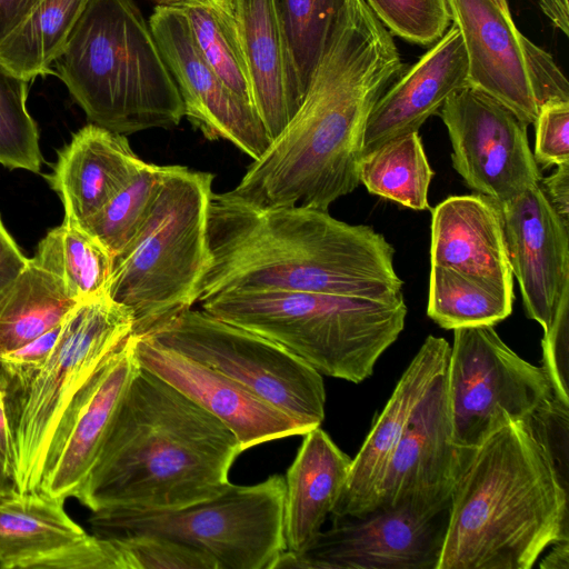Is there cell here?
<instances>
[{"instance_id": "1", "label": "cell", "mask_w": 569, "mask_h": 569, "mask_svg": "<svg viewBox=\"0 0 569 569\" xmlns=\"http://www.w3.org/2000/svg\"><path fill=\"white\" fill-rule=\"evenodd\" d=\"M402 70L391 32L365 0H346L300 107L230 191L260 207L328 211L359 186L368 118Z\"/></svg>"}, {"instance_id": "2", "label": "cell", "mask_w": 569, "mask_h": 569, "mask_svg": "<svg viewBox=\"0 0 569 569\" xmlns=\"http://www.w3.org/2000/svg\"><path fill=\"white\" fill-rule=\"evenodd\" d=\"M208 261L197 302L233 291L284 290L371 299L402 295L395 249L370 226L327 210L260 207L212 191Z\"/></svg>"}, {"instance_id": "3", "label": "cell", "mask_w": 569, "mask_h": 569, "mask_svg": "<svg viewBox=\"0 0 569 569\" xmlns=\"http://www.w3.org/2000/svg\"><path fill=\"white\" fill-rule=\"evenodd\" d=\"M241 452L218 418L139 365L74 498L91 511L182 508L221 493Z\"/></svg>"}, {"instance_id": "4", "label": "cell", "mask_w": 569, "mask_h": 569, "mask_svg": "<svg viewBox=\"0 0 569 569\" xmlns=\"http://www.w3.org/2000/svg\"><path fill=\"white\" fill-rule=\"evenodd\" d=\"M569 492L523 420L476 447L452 491L438 569H531L569 540Z\"/></svg>"}, {"instance_id": "5", "label": "cell", "mask_w": 569, "mask_h": 569, "mask_svg": "<svg viewBox=\"0 0 569 569\" xmlns=\"http://www.w3.org/2000/svg\"><path fill=\"white\" fill-rule=\"evenodd\" d=\"M53 66L100 127L126 136L183 118L176 82L133 0H88Z\"/></svg>"}, {"instance_id": "6", "label": "cell", "mask_w": 569, "mask_h": 569, "mask_svg": "<svg viewBox=\"0 0 569 569\" xmlns=\"http://www.w3.org/2000/svg\"><path fill=\"white\" fill-rule=\"evenodd\" d=\"M199 305L279 343L320 375L353 383L373 373L408 312L403 295L371 299L284 290L227 292Z\"/></svg>"}, {"instance_id": "7", "label": "cell", "mask_w": 569, "mask_h": 569, "mask_svg": "<svg viewBox=\"0 0 569 569\" xmlns=\"http://www.w3.org/2000/svg\"><path fill=\"white\" fill-rule=\"evenodd\" d=\"M214 176L166 166L140 228L112 258L106 292L132 313L142 336L192 308L208 261L207 214Z\"/></svg>"}, {"instance_id": "8", "label": "cell", "mask_w": 569, "mask_h": 569, "mask_svg": "<svg viewBox=\"0 0 569 569\" xmlns=\"http://www.w3.org/2000/svg\"><path fill=\"white\" fill-rule=\"evenodd\" d=\"M133 332L131 311L107 292L79 301L49 357L26 371L0 369L19 493L40 489L52 436L80 389Z\"/></svg>"}, {"instance_id": "9", "label": "cell", "mask_w": 569, "mask_h": 569, "mask_svg": "<svg viewBox=\"0 0 569 569\" xmlns=\"http://www.w3.org/2000/svg\"><path fill=\"white\" fill-rule=\"evenodd\" d=\"M284 477L229 486L218 496L177 509L108 508L92 511V533L113 539L156 535L207 551L221 569H272L286 550Z\"/></svg>"}, {"instance_id": "10", "label": "cell", "mask_w": 569, "mask_h": 569, "mask_svg": "<svg viewBox=\"0 0 569 569\" xmlns=\"http://www.w3.org/2000/svg\"><path fill=\"white\" fill-rule=\"evenodd\" d=\"M142 336L237 381L307 431L325 419L322 375L263 336L201 308H189Z\"/></svg>"}, {"instance_id": "11", "label": "cell", "mask_w": 569, "mask_h": 569, "mask_svg": "<svg viewBox=\"0 0 569 569\" xmlns=\"http://www.w3.org/2000/svg\"><path fill=\"white\" fill-rule=\"evenodd\" d=\"M453 441L475 449L509 420H527L555 393L542 366L510 349L493 326L453 330L447 366Z\"/></svg>"}, {"instance_id": "12", "label": "cell", "mask_w": 569, "mask_h": 569, "mask_svg": "<svg viewBox=\"0 0 569 569\" xmlns=\"http://www.w3.org/2000/svg\"><path fill=\"white\" fill-rule=\"evenodd\" d=\"M449 508L377 507L332 517L299 552L284 550L272 569H438Z\"/></svg>"}, {"instance_id": "13", "label": "cell", "mask_w": 569, "mask_h": 569, "mask_svg": "<svg viewBox=\"0 0 569 569\" xmlns=\"http://www.w3.org/2000/svg\"><path fill=\"white\" fill-rule=\"evenodd\" d=\"M440 117L452 167L470 189L501 206L539 184L528 126L501 102L466 87L446 100Z\"/></svg>"}, {"instance_id": "14", "label": "cell", "mask_w": 569, "mask_h": 569, "mask_svg": "<svg viewBox=\"0 0 569 569\" xmlns=\"http://www.w3.org/2000/svg\"><path fill=\"white\" fill-rule=\"evenodd\" d=\"M148 22L180 93L183 117L208 140L229 141L258 159L272 141L261 118L207 62L183 11L156 6Z\"/></svg>"}, {"instance_id": "15", "label": "cell", "mask_w": 569, "mask_h": 569, "mask_svg": "<svg viewBox=\"0 0 569 569\" xmlns=\"http://www.w3.org/2000/svg\"><path fill=\"white\" fill-rule=\"evenodd\" d=\"M472 450L453 441L446 368L415 406L386 468L376 508H449Z\"/></svg>"}, {"instance_id": "16", "label": "cell", "mask_w": 569, "mask_h": 569, "mask_svg": "<svg viewBox=\"0 0 569 569\" xmlns=\"http://www.w3.org/2000/svg\"><path fill=\"white\" fill-rule=\"evenodd\" d=\"M138 368L131 335L66 410L50 441L39 490L63 500L77 495Z\"/></svg>"}, {"instance_id": "17", "label": "cell", "mask_w": 569, "mask_h": 569, "mask_svg": "<svg viewBox=\"0 0 569 569\" xmlns=\"http://www.w3.org/2000/svg\"><path fill=\"white\" fill-rule=\"evenodd\" d=\"M500 209L509 261L526 315L545 330L569 287V227L539 184Z\"/></svg>"}, {"instance_id": "18", "label": "cell", "mask_w": 569, "mask_h": 569, "mask_svg": "<svg viewBox=\"0 0 569 569\" xmlns=\"http://www.w3.org/2000/svg\"><path fill=\"white\" fill-rule=\"evenodd\" d=\"M139 365L166 380L218 418L241 451L267 441L308 432L291 417L237 381L144 336L133 335Z\"/></svg>"}, {"instance_id": "19", "label": "cell", "mask_w": 569, "mask_h": 569, "mask_svg": "<svg viewBox=\"0 0 569 569\" xmlns=\"http://www.w3.org/2000/svg\"><path fill=\"white\" fill-rule=\"evenodd\" d=\"M468 59V87L492 97L523 123L533 124L539 106L523 56L522 33L511 16L490 0H446Z\"/></svg>"}, {"instance_id": "20", "label": "cell", "mask_w": 569, "mask_h": 569, "mask_svg": "<svg viewBox=\"0 0 569 569\" xmlns=\"http://www.w3.org/2000/svg\"><path fill=\"white\" fill-rule=\"evenodd\" d=\"M449 355L446 339L432 335L425 339L352 459L332 517L359 516L376 508L386 468L406 423L433 379L447 368Z\"/></svg>"}, {"instance_id": "21", "label": "cell", "mask_w": 569, "mask_h": 569, "mask_svg": "<svg viewBox=\"0 0 569 569\" xmlns=\"http://www.w3.org/2000/svg\"><path fill=\"white\" fill-rule=\"evenodd\" d=\"M467 78V52L453 24L378 99L366 124L362 154L395 137L419 131L451 94L468 87Z\"/></svg>"}, {"instance_id": "22", "label": "cell", "mask_w": 569, "mask_h": 569, "mask_svg": "<svg viewBox=\"0 0 569 569\" xmlns=\"http://www.w3.org/2000/svg\"><path fill=\"white\" fill-rule=\"evenodd\" d=\"M430 260L513 299L501 209L486 196H450L431 210Z\"/></svg>"}, {"instance_id": "23", "label": "cell", "mask_w": 569, "mask_h": 569, "mask_svg": "<svg viewBox=\"0 0 569 569\" xmlns=\"http://www.w3.org/2000/svg\"><path fill=\"white\" fill-rule=\"evenodd\" d=\"M141 160L124 134L96 123L73 133L58 151L50 187L64 207V220L81 227L133 176Z\"/></svg>"}, {"instance_id": "24", "label": "cell", "mask_w": 569, "mask_h": 569, "mask_svg": "<svg viewBox=\"0 0 569 569\" xmlns=\"http://www.w3.org/2000/svg\"><path fill=\"white\" fill-rule=\"evenodd\" d=\"M247 62L252 102L271 140L301 104L274 0H232Z\"/></svg>"}, {"instance_id": "25", "label": "cell", "mask_w": 569, "mask_h": 569, "mask_svg": "<svg viewBox=\"0 0 569 569\" xmlns=\"http://www.w3.org/2000/svg\"><path fill=\"white\" fill-rule=\"evenodd\" d=\"M351 461L320 427L303 435L284 478L286 550H303L322 530L340 498Z\"/></svg>"}, {"instance_id": "26", "label": "cell", "mask_w": 569, "mask_h": 569, "mask_svg": "<svg viewBox=\"0 0 569 569\" xmlns=\"http://www.w3.org/2000/svg\"><path fill=\"white\" fill-rule=\"evenodd\" d=\"M63 503L41 490L0 500V568H38L88 536Z\"/></svg>"}, {"instance_id": "27", "label": "cell", "mask_w": 569, "mask_h": 569, "mask_svg": "<svg viewBox=\"0 0 569 569\" xmlns=\"http://www.w3.org/2000/svg\"><path fill=\"white\" fill-rule=\"evenodd\" d=\"M78 302L31 258L0 293V356L60 325Z\"/></svg>"}, {"instance_id": "28", "label": "cell", "mask_w": 569, "mask_h": 569, "mask_svg": "<svg viewBox=\"0 0 569 569\" xmlns=\"http://www.w3.org/2000/svg\"><path fill=\"white\" fill-rule=\"evenodd\" d=\"M88 0H41L0 42V66L29 82L51 72Z\"/></svg>"}, {"instance_id": "29", "label": "cell", "mask_w": 569, "mask_h": 569, "mask_svg": "<svg viewBox=\"0 0 569 569\" xmlns=\"http://www.w3.org/2000/svg\"><path fill=\"white\" fill-rule=\"evenodd\" d=\"M358 174L371 194L412 210L430 208L428 191L435 172L419 131L395 137L363 153Z\"/></svg>"}, {"instance_id": "30", "label": "cell", "mask_w": 569, "mask_h": 569, "mask_svg": "<svg viewBox=\"0 0 569 569\" xmlns=\"http://www.w3.org/2000/svg\"><path fill=\"white\" fill-rule=\"evenodd\" d=\"M112 256L90 233L67 221L48 231L31 258L56 276L77 302L106 292Z\"/></svg>"}, {"instance_id": "31", "label": "cell", "mask_w": 569, "mask_h": 569, "mask_svg": "<svg viewBox=\"0 0 569 569\" xmlns=\"http://www.w3.org/2000/svg\"><path fill=\"white\" fill-rule=\"evenodd\" d=\"M174 7L186 14L193 40L207 62L239 98L253 106L232 0H184Z\"/></svg>"}, {"instance_id": "32", "label": "cell", "mask_w": 569, "mask_h": 569, "mask_svg": "<svg viewBox=\"0 0 569 569\" xmlns=\"http://www.w3.org/2000/svg\"><path fill=\"white\" fill-rule=\"evenodd\" d=\"M512 301L479 279L431 266L427 315L443 329L495 326L510 316Z\"/></svg>"}, {"instance_id": "33", "label": "cell", "mask_w": 569, "mask_h": 569, "mask_svg": "<svg viewBox=\"0 0 569 569\" xmlns=\"http://www.w3.org/2000/svg\"><path fill=\"white\" fill-rule=\"evenodd\" d=\"M164 168L142 161L133 176L80 228L96 238L112 257L118 254L143 222Z\"/></svg>"}, {"instance_id": "34", "label": "cell", "mask_w": 569, "mask_h": 569, "mask_svg": "<svg viewBox=\"0 0 569 569\" xmlns=\"http://www.w3.org/2000/svg\"><path fill=\"white\" fill-rule=\"evenodd\" d=\"M290 60L305 97L346 0H274Z\"/></svg>"}, {"instance_id": "35", "label": "cell", "mask_w": 569, "mask_h": 569, "mask_svg": "<svg viewBox=\"0 0 569 569\" xmlns=\"http://www.w3.org/2000/svg\"><path fill=\"white\" fill-rule=\"evenodd\" d=\"M27 97L28 82L0 66V164L37 173L42 158Z\"/></svg>"}, {"instance_id": "36", "label": "cell", "mask_w": 569, "mask_h": 569, "mask_svg": "<svg viewBox=\"0 0 569 569\" xmlns=\"http://www.w3.org/2000/svg\"><path fill=\"white\" fill-rule=\"evenodd\" d=\"M393 34L419 46L438 41L451 22L446 0H365Z\"/></svg>"}, {"instance_id": "37", "label": "cell", "mask_w": 569, "mask_h": 569, "mask_svg": "<svg viewBox=\"0 0 569 569\" xmlns=\"http://www.w3.org/2000/svg\"><path fill=\"white\" fill-rule=\"evenodd\" d=\"M111 540L126 555L130 569H221L207 551L168 537L133 535Z\"/></svg>"}, {"instance_id": "38", "label": "cell", "mask_w": 569, "mask_h": 569, "mask_svg": "<svg viewBox=\"0 0 569 569\" xmlns=\"http://www.w3.org/2000/svg\"><path fill=\"white\" fill-rule=\"evenodd\" d=\"M541 348L542 367L555 397L569 406V287L565 289L550 323L543 330Z\"/></svg>"}, {"instance_id": "39", "label": "cell", "mask_w": 569, "mask_h": 569, "mask_svg": "<svg viewBox=\"0 0 569 569\" xmlns=\"http://www.w3.org/2000/svg\"><path fill=\"white\" fill-rule=\"evenodd\" d=\"M525 421L568 487L569 406L555 397Z\"/></svg>"}, {"instance_id": "40", "label": "cell", "mask_w": 569, "mask_h": 569, "mask_svg": "<svg viewBox=\"0 0 569 569\" xmlns=\"http://www.w3.org/2000/svg\"><path fill=\"white\" fill-rule=\"evenodd\" d=\"M533 124L536 142L532 153L537 164L548 167L569 162V101L542 103Z\"/></svg>"}, {"instance_id": "41", "label": "cell", "mask_w": 569, "mask_h": 569, "mask_svg": "<svg viewBox=\"0 0 569 569\" xmlns=\"http://www.w3.org/2000/svg\"><path fill=\"white\" fill-rule=\"evenodd\" d=\"M39 569H130L121 548L111 539L88 535L44 559Z\"/></svg>"}, {"instance_id": "42", "label": "cell", "mask_w": 569, "mask_h": 569, "mask_svg": "<svg viewBox=\"0 0 569 569\" xmlns=\"http://www.w3.org/2000/svg\"><path fill=\"white\" fill-rule=\"evenodd\" d=\"M521 44L538 106L552 100L569 101V84L553 58L522 34Z\"/></svg>"}, {"instance_id": "43", "label": "cell", "mask_w": 569, "mask_h": 569, "mask_svg": "<svg viewBox=\"0 0 569 569\" xmlns=\"http://www.w3.org/2000/svg\"><path fill=\"white\" fill-rule=\"evenodd\" d=\"M61 323L22 347L0 356V369L26 371L41 365L49 357L58 341Z\"/></svg>"}, {"instance_id": "44", "label": "cell", "mask_w": 569, "mask_h": 569, "mask_svg": "<svg viewBox=\"0 0 569 569\" xmlns=\"http://www.w3.org/2000/svg\"><path fill=\"white\" fill-rule=\"evenodd\" d=\"M539 186L551 207L569 227V162L557 166L552 174L540 179Z\"/></svg>"}, {"instance_id": "45", "label": "cell", "mask_w": 569, "mask_h": 569, "mask_svg": "<svg viewBox=\"0 0 569 569\" xmlns=\"http://www.w3.org/2000/svg\"><path fill=\"white\" fill-rule=\"evenodd\" d=\"M29 259L21 252L0 217V293L21 272Z\"/></svg>"}, {"instance_id": "46", "label": "cell", "mask_w": 569, "mask_h": 569, "mask_svg": "<svg viewBox=\"0 0 569 569\" xmlns=\"http://www.w3.org/2000/svg\"><path fill=\"white\" fill-rule=\"evenodd\" d=\"M41 0H0V42Z\"/></svg>"}, {"instance_id": "47", "label": "cell", "mask_w": 569, "mask_h": 569, "mask_svg": "<svg viewBox=\"0 0 569 569\" xmlns=\"http://www.w3.org/2000/svg\"><path fill=\"white\" fill-rule=\"evenodd\" d=\"M0 459L9 472V475L14 480V471H16V461H14V450L13 443L11 439V435L9 431V426L4 412L2 395L0 390Z\"/></svg>"}, {"instance_id": "48", "label": "cell", "mask_w": 569, "mask_h": 569, "mask_svg": "<svg viewBox=\"0 0 569 569\" xmlns=\"http://www.w3.org/2000/svg\"><path fill=\"white\" fill-rule=\"evenodd\" d=\"M543 13L566 36L569 33V6L568 0H538Z\"/></svg>"}, {"instance_id": "49", "label": "cell", "mask_w": 569, "mask_h": 569, "mask_svg": "<svg viewBox=\"0 0 569 569\" xmlns=\"http://www.w3.org/2000/svg\"><path fill=\"white\" fill-rule=\"evenodd\" d=\"M549 553L541 559V569H569V540L556 542L550 546Z\"/></svg>"}, {"instance_id": "50", "label": "cell", "mask_w": 569, "mask_h": 569, "mask_svg": "<svg viewBox=\"0 0 569 569\" xmlns=\"http://www.w3.org/2000/svg\"><path fill=\"white\" fill-rule=\"evenodd\" d=\"M17 493H19V491L16 482L0 459V500L13 497Z\"/></svg>"}, {"instance_id": "51", "label": "cell", "mask_w": 569, "mask_h": 569, "mask_svg": "<svg viewBox=\"0 0 569 569\" xmlns=\"http://www.w3.org/2000/svg\"><path fill=\"white\" fill-rule=\"evenodd\" d=\"M490 1L495 6H497L505 14L511 16L507 0H490Z\"/></svg>"}, {"instance_id": "52", "label": "cell", "mask_w": 569, "mask_h": 569, "mask_svg": "<svg viewBox=\"0 0 569 569\" xmlns=\"http://www.w3.org/2000/svg\"><path fill=\"white\" fill-rule=\"evenodd\" d=\"M149 1L154 2L157 6L174 7L184 0H149Z\"/></svg>"}]
</instances>
